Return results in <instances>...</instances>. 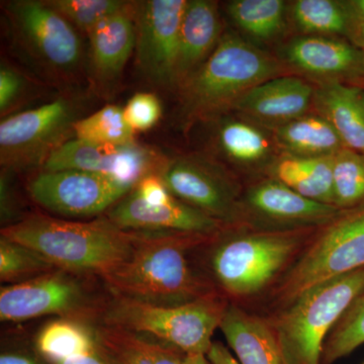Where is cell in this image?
Wrapping results in <instances>:
<instances>
[{
	"instance_id": "cell-1",
	"label": "cell",
	"mask_w": 364,
	"mask_h": 364,
	"mask_svg": "<svg viewBox=\"0 0 364 364\" xmlns=\"http://www.w3.org/2000/svg\"><path fill=\"white\" fill-rule=\"evenodd\" d=\"M219 235L136 232L130 256L102 279L112 296L154 305L191 303L219 291L191 258Z\"/></svg>"
},
{
	"instance_id": "cell-2",
	"label": "cell",
	"mask_w": 364,
	"mask_h": 364,
	"mask_svg": "<svg viewBox=\"0 0 364 364\" xmlns=\"http://www.w3.org/2000/svg\"><path fill=\"white\" fill-rule=\"evenodd\" d=\"M321 228H229L205 248L208 279L231 303H258Z\"/></svg>"
},
{
	"instance_id": "cell-3",
	"label": "cell",
	"mask_w": 364,
	"mask_h": 364,
	"mask_svg": "<svg viewBox=\"0 0 364 364\" xmlns=\"http://www.w3.org/2000/svg\"><path fill=\"white\" fill-rule=\"evenodd\" d=\"M1 237L32 249L57 269L102 279L130 256L136 232L107 217L82 223L36 214L2 228Z\"/></svg>"
},
{
	"instance_id": "cell-4",
	"label": "cell",
	"mask_w": 364,
	"mask_h": 364,
	"mask_svg": "<svg viewBox=\"0 0 364 364\" xmlns=\"http://www.w3.org/2000/svg\"><path fill=\"white\" fill-rule=\"evenodd\" d=\"M279 60L236 33H223L207 61L178 88L188 123L233 109L252 88L282 73Z\"/></svg>"
},
{
	"instance_id": "cell-5",
	"label": "cell",
	"mask_w": 364,
	"mask_h": 364,
	"mask_svg": "<svg viewBox=\"0 0 364 364\" xmlns=\"http://www.w3.org/2000/svg\"><path fill=\"white\" fill-rule=\"evenodd\" d=\"M229 303L220 291L179 306L112 296L102 301L97 318L100 324L152 337L184 354L207 355Z\"/></svg>"
},
{
	"instance_id": "cell-6",
	"label": "cell",
	"mask_w": 364,
	"mask_h": 364,
	"mask_svg": "<svg viewBox=\"0 0 364 364\" xmlns=\"http://www.w3.org/2000/svg\"><path fill=\"white\" fill-rule=\"evenodd\" d=\"M364 267V207L318 230L291 267L258 301L260 314L287 308L311 289Z\"/></svg>"
},
{
	"instance_id": "cell-7",
	"label": "cell",
	"mask_w": 364,
	"mask_h": 364,
	"mask_svg": "<svg viewBox=\"0 0 364 364\" xmlns=\"http://www.w3.org/2000/svg\"><path fill=\"white\" fill-rule=\"evenodd\" d=\"M4 14L14 49L38 75L53 85H70L85 66V50L78 31L38 0L6 2Z\"/></svg>"
},
{
	"instance_id": "cell-8",
	"label": "cell",
	"mask_w": 364,
	"mask_h": 364,
	"mask_svg": "<svg viewBox=\"0 0 364 364\" xmlns=\"http://www.w3.org/2000/svg\"><path fill=\"white\" fill-rule=\"evenodd\" d=\"M363 289L364 267L316 287L287 308L265 314L287 364H320L326 338Z\"/></svg>"
},
{
	"instance_id": "cell-9",
	"label": "cell",
	"mask_w": 364,
	"mask_h": 364,
	"mask_svg": "<svg viewBox=\"0 0 364 364\" xmlns=\"http://www.w3.org/2000/svg\"><path fill=\"white\" fill-rule=\"evenodd\" d=\"M85 109V98L67 93L35 109L2 119V169L11 173L42 169L55 151L75 138L74 129L82 119Z\"/></svg>"
},
{
	"instance_id": "cell-10",
	"label": "cell",
	"mask_w": 364,
	"mask_h": 364,
	"mask_svg": "<svg viewBox=\"0 0 364 364\" xmlns=\"http://www.w3.org/2000/svg\"><path fill=\"white\" fill-rule=\"evenodd\" d=\"M102 301H91L72 273L56 269L0 289L2 322H23L57 315L60 318H97Z\"/></svg>"
},
{
	"instance_id": "cell-11",
	"label": "cell",
	"mask_w": 364,
	"mask_h": 364,
	"mask_svg": "<svg viewBox=\"0 0 364 364\" xmlns=\"http://www.w3.org/2000/svg\"><path fill=\"white\" fill-rule=\"evenodd\" d=\"M159 176L177 200L228 227H240L241 186L214 162L193 155L166 159Z\"/></svg>"
},
{
	"instance_id": "cell-12",
	"label": "cell",
	"mask_w": 364,
	"mask_h": 364,
	"mask_svg": "<svg viewBox=\"0 0 364 364\" xmlns=\"http://www.w3.org/2000/svg\"><path fill=\"white\" fill-rule=\"evenodd\" d=\"M133 189L116 179L74 169L39 171L28 183V193L38 205L66 217L107 213Z\"/></svg>"
},
{
	"instance_id": "cell-13",
	"label": "cell",
	"mask_w": 364,
	"mask_h": 364,
	"mask_svg": "<svg viewBox=\"0 0 364 364\" xmlns=\"http://www.w3.org/2000/svg\"><path fill=\"white\" fill-rule=\"evenodd\" d=\"M188 0L136 2V63L157 86L173 87L179 36Z\"/></svg>"
},
{
	"instance_id": "cell-14",
	"label": "cell",
	"mask_w": 364,
	"mask_h": 364,
	"mask_svg": "<svg viewBox=\"0 0 364 364\" xmlns=\"http://www.w3.org/2000/svg\"><path fill=\"white\" fill-rule=\"evenodd\" d=\"M166 158L139 143L112 145L72 139L55 151L39 171L82 170L135 188L143 177L159 174Z\"/></svg>"
},
{
	"instance_id": "cell-15",
	"label": "cell",
	"mask_w": 364,
	"mask_h": 364,
	"mask_svg": "<svg viewBox=\"0 0 364 364\" xmlns=\"http://www.w3.org/2000/svg\"><path fill=\"white\" fill-rule=\"evenodd\" d=\"M343 213L334 205L309 200L284 184L267 177L242 193L239 228H318L334 221Z\"/></svg>"
},
{
	"instance_id": "cell-16",
	"label": "cell",
	"mask_w": 364,
	"mask_h": 364,
	"mask_svg": "<svg viewBox=\"0 0 364 364\" xmlns=\"http://www.w3.org/2000/svg\"><path fill=\"white\" fill-rule=\"evenodd\" d=\"M105 214L126 231L219 235L231 228L177 198L167 205H149L134 189Z\"/></svg>"
},
{
	"instance_id": "cell-17",
	"label": "cell",
	"mask_w": 364,
	"mask_h": 364,
	"mask_svg": "<svg viewBox=\"0 0 364 364\" xmlns=\"http://www.w3.org/2000/svg\"><path fill=\"white\" fill-rule=\"evenodd\" d=\"M280 52L294 71L320 83L364 77V51L340 38L301 35L287 42Z\"/></svg>"
},
{
	"instance_id": "cell-18",
	"label": "cell",
	"mask_w": 364,
	"mask_h": 364,
	"mask_svg": "<svg viewBox=\"0 0 364 364\" xmlns=\"http://www.w3.org/2000/svg\"><path fill=\"white\" fill-rule=\"evenodd\" d=\"M314 95L315 88L304 79L279 76L252 88L233 109L272 130L308 114Z\"/></svg>"
},
{
	"instance_id": "cell-19",
	"label": "cell",
	"mask_w": 364,
	"mask_h": 364,
	"mask_svg": "<svg viewBox=\"0 0 364 364\" xmlns=\"http://www.w3.org/2000/svg\"><path fill=\"white\" fill-rule=\"evenodd\" d=\"M136 2L102 21L88 36L91 78L98 90L109 91L122 77L136 48Z\"/></svg>"
},
{
	"instance_id": "cell-20",
	"label": "cell",
	"mask_w": 364,
	"mask_h": 364,
	"mask_svg": "<svg viewBox=\"0 0 364 364\" xmlns=\"http://www.w3.org/2000/svg\"><path fill=\"white\" fill-rule=\"evenodd\" d=\"M223 33L221 16L215 1H188L179 36L173 88L178 90L207 61Z\"/></svg>"
},
{
	"instance_id": "cell-21",
	"label": "cell",
	"mask_w": 364,
	"mask_h": 364,
	"mask_svg": "<svg viewBox=\"0 0 364 364\" xmlns=\"http://www.w3.org/2000/svg\"><path fill=\"white\" fill-rule=\"evenodd\" d=\"M220 330L240 364H287L279 340L262 314L230 301Z\"/></svg>"
},
{
	"instance_id": "cell-22",
	"label": "cell",
	"mask_w": 364,
	"mask_h": 364,
	"mask_svg": "<svg viewBox=\"0 0 364 364\" xmlns=\"http://www.w3.org/2000/svg\"><path fill=\"white\" fill-rule=\"evenodd\" d=\"M313 105L332 124L345 148L364 156V88L322 82L315 88Z\"/></svg>"
},
{
	"instance_id": "cell-23",
	"label": "cell",
	"mask_w": 364,
	"mask_h": 364,
	"mask_svg": "<svg viewBox=\"0 0 364 364\" xmlns=\"http://www.w3.org/2000/svg\"><path fill=\"white\" fill-rule=\"evenodd\" d=\"M332 157L284 153L268 166L267 177L309 200L333 205Z\"/></svg>"
},
{
	"instance_id": "cell-24",
	"label": "cell",
	"mask_w": 364,
	"mask_h": 364,
	"mask_svg": "<svg viewBox=\"0 0 364 364\" xmlns=\"http://www.w3.org/2000/svg\"><path fill=\"white\" fill-rule=\"evenodd\" d=\"M215 143L229 161L243 168H268L275 160L273 149L277 145L273 135L246 117L221 122L215 133Z\"/></svg>"
},
{
	"instance_id": "cell-25",
	"label": "cell",
	"mask_w": 364,
	"mask_h": 364,
	"mask_svg": "<svg viewBox=\"0 0 364 364\" xmlns=\"http://www.w3.org/2000/svg\"><path fill=\"white\" fill-rule=\"evenodd\" d=\"M98 341L117 364H184L183 352L159 340L98 324Z\"/></svg>"
},
{
	"instance_id": "cell-26",
	"label": "cell",
	"mask_w": 364,
	"mask_h": 364,
	"mask_svg": "<svg viewBox=\"0 0 364 364\" xmlns=\"http://www.w3.org/2000/svg\"><path fill=\"white\" fill-rule=\"evenodd\" d=\"M277 147L287 154L331 157L345 146L331 124L321 114H306L272 129Z\"/></svg>"
},
{
	"instance_id": "cell-27",
	"label": "cell",
	"mask_w": 364,
	"mask_h": 364,
	"mask_svg": "<svg viewBox=\"0 0 364 364\" xmlns=\"http://www.w3.org/2000/svg\"><path fill=\"white\" fill-rule=\"evenodd\" d=\"M287 7L282 0H233L227 4V13L254 42L269 43L286 28Z\"/></svg>"
},
{
	"instance_id": "cell-28",
	"label": "cell",
	"mask_w": 364,
	"mask_h": 364,
	"mask_svg": "<svg viewBox=\"0 0 364 364\" xmlns=\"http://www.w3.org/2000/svg\"><path fill=\"white\" fill-rule=\"evenodd\" d=\"M289 18L303 36H350L354 23L346 2L336 0H296Z\"/></svg>"
},
{
	"instance_id": "cell-29",
	"label": "cell",
	"mask_w": 364,
	"mask_h": 364,
	"mask_svg": "<svg viewBox=\"0 0 364 364\" xmlns=\"http://www.w3.org/2000/svg\"><path fill=\"white\" fill-rule=\"evenodd\" d=\"M98 343L95 328L85 320L59 318L38 334L36 347L47 363L92 348Z\"/></svg>"
},
{
	"instance_id": "cell-30",
	"label": "cell",
	"mask_w": 364,
	"mask_h": 364,
	"mask_svg": "<svg viewBox=\"0 0 364 364\" xmlns=\"http://www.w3.org/2000/svg\"><path fill=\"white\" fill-rule=\"evenodd\" d=\"M333 205L342 212L364 207V156L344 148L332 157Z\"/></svg>"
},
{
	"instance_id": "cell-31",
	"label": "cell",
	"mask_w": 364,
	"mask_h": 364,
	"mask_svg": "<svg viewBox=\"0 0 364 364\" xmlns=\"http://www.w3.org/2000/svg\"><path fill=\"white\" fill-rule=\"evenodd\" d=\"M363 344L364 289L326 338L320 364H334Z\"/></svg>"
},
{
	"instance_id": "cell-32",
	"label": "cell",
	"mask_w": 364,
	"mask_h": 364,
	"mask_svg": "<svg viewBox=\"0 0 364 364\" xmlns=\"http://www.w3.org/2000/svg\"><path fill=\"white\" fill-rule=\"evenodd\" d=\"M75 138L86 142L128 145L135 143V132L124 119V109L107 105L75 124Z\"/></svg>"
},
{
	"instance_id": "cell-33",
	"label": "cell",
	"mask_w": 364,
	"mask_h": 364,
	"mask_svg": "<svg viewBox=\"0 0 364 364\" xmlns=\"http://www.w3.org/2000/svg\"><path fill=\"white\" fill-rule=\"evenodd\" d=\"M56 269L32 249L4 237L0 238V280L2 282L21 284Z\"/></svg>"
},
{
	"instance_id": "cell-34",
	"label": "cell",
	"mask_w": 364,
	"mask_h": 364,
	"mask_svg": "<svg viewBox=\"0 0 364 364\" xmlns=\"http://www.w3.org/2000/svg\"><path fill=\"white\" fill-rule=\"evenodd\" d=\"M79 32L90 36L102 21L123 9L129 1L122 0H48Z\"/></svg>"
},
{
	"instance_id": "cell-35",
	"label": "cell",
	"mask_w": 364,
	"mask_h": 364,
	"mask_svg": "<svg viewBox=\"0 0 364 364\" xmlns=\"http://www.w3.org/2000/svg\"><path fill=\"white\" fill-rule=\"evenodd\" d=\"M32 92V86L18 69L2 62L0 68V116L2 119L16 114Z\"/></svg>"
},
{
	"instance_id": "cell-36",
	"label": "cell",
	"mask_w": 364,
	"mask_h": 364,
	"mask_svg": "<svg viewBox=\"0 0 364 364\" xmlns=\"http://www.w3.org/2000/svg\"><path fill=\"white\" fill-rule=\"evenodd\" d=\"M124 114L127 123L135 133L150 130L161 119V102L153 93H136L124 107Z\"/></svg>"
},
{
	"instance_id": "cell-37",
	"label": "cell",
	"mask_w": 364,
	"mask_h": 364,
	"mask_svg": "<svg viewBox=\"0 0 364 364\" xmlns=\"http://www.w3.org/2000/svg\"><path fill=\"white\" fill-rule=\"evenodd\" d=\"M134 191L144 202L153 205H167L176 198L157 173L143 177L134 188Z\"/></svg>"
},
{
	"instance_id": "cell-38",
	"label": "cell",
	"mask_w": 364,
	"mask_h": 364,
	"mask_svg": "<svg viewBox=\"0 0 364 364\" xmlns=\"http://www.w3.org/2000/svg\"><path fill=\"white\" fill-rule=\"evenodd\" d=\"M98 340V339H97ZM50 364H117L109 354L105 351L98 343L88 350L78 352V353L72 354L67 358L56 359V360L49 361Z\"/></svg>"
},
{
	"instance_id": "cell-39",
	"label": "cell",
	"mask_w": 364,
	"mask_h": 364,
	"mask_svg": "<svg viewBox=\"0 0 364 364\" xmlns=\"http://www.w3.org/2000/svg\"><path fill=\"white\" fill-rule=\"evenodd\" d=\"M207 358L210 364H240L236 358L232 355L231 351L220 341L213 342Z\"/></svg>"
},
{
	"instance_id": "cell-40",
	"label": "cell",
	"mask_w": 364,
	"mask_h": 364,
	"mask_svg": "<svg viewBox=\"0 0 364 364\" xmlns=\"http://www.w3.org/2000/svg\"><path fill=\"white\" fill-rule=\"evenodd\" d=\"M350 11L354 25L364 23V0H352L346 1Z\"/></svg>"
},
{
	"instance_id": "cell-41",
	"label": "cell",
	"mask_w": 364,
	"mask_h": 364,
	"mask_svg": "<svg viewBox=\"0 0 364 364\" xmlns=\"http://www.w3.org/2000/svg\"><path fill=\"white\" fill-rule=\"evenodd\" d=\"M0 364H37L32 358L21 354L6 353L0 356Z\"/></svg>"
},
{
	"instance_id": "cell-42",
	"label": "cell",
	"mask_w": 364,
	"mask_h": 364,
	"mask_svg": "<svg viewBox=\"0 0 364 364\" xmlns=\"http://www.w3.org/2000/svg\"><path fill=\"white\" fill-rule=\"evenodd\" d=\"M354 44L364 51V23H355L350 33Z\"/></svg>"
},
{
	"instance_id": "cell-43",
	"label": "cell",
	"mask_w": 364,
	"mask_h": 364,
	"mask_svg": "<svg viewBox=\"0 0 364 364\" xmlns=\"http://www.w3.org/2000/svg\"><path fill=\"white\" fill-rule=\"evenodd\" d=\"M184 364H210L207 356L203 354H186Z\"/></svg>"
},
{
	"instance_id": "cell-44",
	"label": "cell",
	"mask_w": 364,
	"mask_h": 364,
	"mask_svg": "<svg viewBox=\"0 0 364 364\" xmlns=\"http://www.w3.org/2000/svg\"><path fill=\"white\" fill-rule=\"evenodd\" d=\"M364 364V363H363Z\"/></svg>"
}]
</instances>
